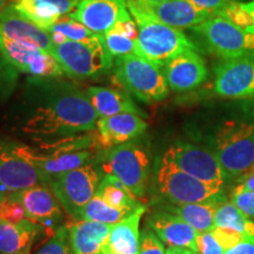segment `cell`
I'll use <instances>...</instances> for the list:
<instances>
[{
    "label": "cell",
    "mask_w": 254,
    "mask_h": 254,
    "mask_svg": "<svg viewBox=\"0 0 254 254\" xmlns=\"http://www.w3.org/2000/svg\"><path fill=\"white\" fill-rule=\"evenodd\" d=\"M56 79V78H53ZM52 78L30 80L18 118V131L34 144L95 131L99 119L85 91Z\"/></svg>",
    "instance_id": "1"
},
{
    "label": "cell",
    "mask_w": 254,
    "mask_h": 254,
    "mask_svg": "<svg viewBox=\"0 0 254 254\" xmlns=\"http://www.w3.org/2000/svg\"><path fill=\"white\" fill-rule=\"evenodd\" d=\"M127 7L138 26V56L164 67L184 52L198 51L195 44L182 30L160 23L139 7L134 0H127Z\"/></svg>",
    "instance_id": "2"
},
{
    "label": "cell",
    "mask_w": 254,
    "mask_h": 254,
    "mask_svg": "<svg viewBox=\"0 0 254 254\" xmlns=\"http://www.w3.org/2000/svg\"><path fill=\"white\" fill-rule=\"evenodd\" d=\"M211 145L228 179L249 177L254 168V117L224 122Z\"/></svg>",
    "instance_id": "3"
},
{
    "label": "cell",
    "mask_w": 254,
    "mask_h": 254,
    "mask_svg": "<svg viewBox=\"0 0 254 254\" xmlns=\"http://www.w3.org/2000/svg\"><path fill=\"white\" fill-rule=\"evenodd\" d=\"M93 163L101 176L116 177L136 199L145 195L151 173V157L140 142L131 140L98 151Z\"/></svg>",
    "instance_id": "4"
},
{
    "label": "cell",
    "mask_w": 254,
    "mask_h": 254,
    "mask_svg": "<svg viewBox=\"0 0 254 254\" xmlns=\"http://www.w3.org/2000/svg\"><path fill=\"white\" fill-rule=\"evenodd\" d=\"M157 192L168 202L177 205L196 204L224 199V186L212 185L184 172L164 153L154 171Z\"/></svg>",
    "instance_id": "5"
},
{
    "label": "cell",
    "mask_w": 254,
    "mask_h": 254,
    "mask_svg": "<svg viewBox=\"0 0 254 254\" xmlns=\"http://www.w3.org/2000/svg\"><path fill=\"white\" fill-rule=\"evenodd\" d=\"M113 77L127 93L144 103L161 101L168 95V84L163 67L138 55L114 60Z\"/></svg>",
    "instance_id": "6"
},
{
    "label": "cell",
    "mask_w": 254,
    "mask_h": 254,
    "mask_svg": "<svg viewBox=\"0 0 254 254\" xmlns=\"http://www.w3.org/2000/svg\"><path fill=\"white\" fill-rule=\"evenodd\" d=\"M51 55L55 57L64 73L72 78L99 77L114 65V58L107 50L101 34L84 41H66L53 45Z\"/></svg>",
    "instance_id": "7"
},
{
    "label": "cell",
    "mask_w": 254,
    "mask_h": 254,
    "mask_svg": "<svg viewBox=\"0 0 254 254\" xmlns=\"http://www.w3.org/2000/svg\"><path fill=\"white\" fill-rule=\"evenodd\" d=\"M192 30L212 53L224 60L254 59V34L226 18L213 15Z\"/></svg>",
    "instance_id": "8"
},
{
    "label": "cell",
    "mask_w": 254,
    "mask_h": 254,
    "mask_svg": "<svg viewBox=\"0 0 254 254\" xmlns=\"http://www.w3.org/2000/svg\"><path fill=\"white\" fill-rule=\"evenodd\" d=\"M101 174L94 163L55 174L51 177L50 187L65 213L74 220L95 195Z\"/></svg>",
    "instance_id": "9"
},
{
    "label": "cell",
    "mask_w": 254,
    "mask_h": 254,
    "mask_svg": "<svg viewBox=\"0 0 254 254\" xmlns=\"http://www.w3.org/2000/svg\"><path fill=\"white\" fill-rule=\"evenodd\" d=\"M180 170L212 185L225 186L226 172L212 151L190 142H176L165 152Z\"/></svg>",
    "instance_id": "10"
},
{
    "label": "cell",
    "mask_w": 254,
    "mask_h": 254,
    "mask_svg": "<svg viewBox=\"0 0 254 254\" xmlns=\"http://www.w3.org/2000/svg\"><path fill=\"white\" fill-rule=\"evenodd\" d=\"M0 51L19 72L34 78L53 79L65 74L55 57L34 44L0 37Z\"/></svg>",
    "instance_id": "11"
},
{
    "label": "cell",
    "mask_w": 254,
    "mask_h": 254,
    "mask_svg": "<svg viewBox=\"0 0 254 254\" xmlns=\"http://www.w3.org/2000/svg\"><path fill=\"white\" fill-rule=\"evenodd\" d=\"M8 194L23 205L28 220L46 228L51 236L65 225L62 205L53 194L50 185L33 186L18 192H9Z\"/></svg>",
    "instance_id": "12"
},
{
    "label": "cell",
    "mask_w": 254,
    "mask_h": 254,
    "mask_svg": "<svg viewBox=\"0 0 254 254\" xmlns=\"http://www.w3.org/2000/svg\"><path fill=\"white\" fill-rule=\"evenodd\" d=\"M51 177L15 154L8 141H0V185L7 192L50 185Z\"/></svg>",
    "instance_id": "13"
},
{
    "label": "cell",
    "mask_w": 254,
    "mask_h": 254,
    "mask_svg": "<svg viewBox=\"0 0 254 254\" xmlns=\"http://www.w3.org/2000/svg\"><path fill=\"white\" fill-rule=\"evenodd\" d=\"M67 15L101 36L119 21L132 18L127 0H80L74 11Z\"/></svg>",
    "instance_id": "14"
},
{
    "label": "cell",
    "mask_w": 254,
    "mask_h": 254,
    "mask_svg": "<svg viewBox=\"0 0 254 254\" xmlns=\"http://www.w3.org/2000/svg\"><path fill=\"white\" fill-rule=\"evenodd\" d=\"M214 75V93L219 97H254V59L222 60Z\"/></svg>",
    "instance_id": "15"
},
{
    "label": "cell",
    "mask_w": 254,
    "mask_h": 254,
    "mask_svg": "<svg viewBox=\"0 0 254 254\" xmlns=\"http://www.w3.org/2000/svg\"><path fill=\"white\" fill-rule=\"evenodd\" d=\"M134 1L151 17L178 30L193 28L213 17V14L199 8L190 0H163L159 2H144L140 0Z\"/></svg>",
    "instance_id": "16"
},
{
    "label": "cell",
    "mask_w": 254,
    "mask_h": 254,
    "mask_svg": "<svg viewBox=\"0 0 254 254\" xmlns=\"http://www.w3.org/2000/svg\"><path fill=\"white\" fill-rule=\"evenodd\" d=\"M168 87L176 92H187L207 80L208 69L196 51H187L170 60L163 67Z\"/></svg>",
    "instance_id": "17"
},
{
    "label": "cell",
    "mask_w": 254,
    "mask_h": 254,
    "mask_svg": "<svg viewBox=\"0 0 254 254\" xmlns=\"http://www.w3.org/2000/svg\"><path fill=\"white\" fill-rule=\"evenodd\" d=\"M147 123L134 113H119L99 118L95 132L99 139L100 150L114 147L144 134Z\"/></svg>",
    "instance_id": "18"
},
{
    "label": "cell",
    "mask_w": 254,
    "mask_h": 254,
    "mask_svg": "<svg viewBox=\"0 0 254 254\" xmlns=\"http://www.w3.org/2000/svg\"><path fill=\"white\" fill-rule=\"evenodd\" d=\"M147 225L170 247H182L199 254V232L177 215L159 208L148 218Z\"/></svg>",
    "instance_id": "19"
},
{
    "label": "cell",
    "mask_w": 254,
    "mask_h": 254,
    "mask_svg": "<svg viewBox=\"0 0 254 254\" xmlns=\"http://www.w3.org/2000/svg\"><path fill=\"white\" fill-rule=\"evenodd\" d=\"M80 0H13L11 7L37 27L47 31L74 11Z\"/></svg>",
    "instance_id": "20"
},
{
    "label": "cell",
    "mask_w": 254,
    "mask_h": 254,
    "mask_svg": "<svg viewBox=\"0 0 254 254\" xmlns=\"http://www.w3.org/2000/svg\"><path fill=\"white\" fill-rule=\"evenodd\" d=\"M73 254H104L103 249L113 225L90 220H74L67 225Z\"/></svg>",
    "instance_id": "21"
},
{
    "label": "cell",
    "mask_w": 254,
    "mask_h": 254,
    "mask_svg": "<svg viewBox=\"0 0 254 254\" xmlns=\"http://www.w3.org/2000/svg\"><path fill=\"white\" fill-rule=\"evenodd\" d=\"M0 37L18 41H27L50 53L53 46L50 34L46 31L37 27L18 14L11 5L0 12Z\"/></svg>",
    "instance_id": "22"
},
{
    "label": "cell",
    "mask_w": 254,
    "mask_h": 254,
    "mask_svg": "<svg viewBox=\"0 0 254 254\" xmlns=\"http://www.w3.org/2000/svg\"><path fill=\"white\" fill-rule=\"evenodd\" d=\"M88 100L99 118L119 113H134L146 117L132 100L131 95L124 90L103 86H90L85 90Z\"/></svg>",
    "instance_id": "23"
},
{
    "label": "cell",
    "mask_w": 254,
    "mask_h": 254,
    "mask_svg": "<svg viewBox=\"0 0 254 254\" xmlns=\"http://www.w3.org/2000/svg\"><path fill=\"white\" fill-rule=\"evenodd\" d=\"M146 211L145 206L113 225L103 249L104 254H138L140 244L139 224Z\"/></svg>",
    "instance_id": "24"
},
{
    "label": "cell",
    "mask_w": 254,
    "mask_h": 254,
    "mask_svg": "<svg viewBox=\"0 0 254 254\" xmlns=\"http://www.w3.org/2000/svg\"><path fill=\"white\" fill-rule=\"evenodd\" d=\"M225 201L224 199H214L211 201L196 202V204H183L177 205L172 202H163L159 204L158 208L170 212L187 224H190L193 228H195L199 233L209 232L215 227L214 217L218 206Z\"/></svg>",
    "instance_id": "25"
},
{
    "label": "cell",
    "mask_w": 254,
    "mask_h": 254,
    "mask_svg": "<svg viewBox=\"0 0 254 254\" xmlns=\"http://www.w3.org/2000/svg\"><path fill=\"white\" fill-rule=\"evenodd\" d=\"M40 227L28 219L19 224L0 219V254H30Z\"/></svg>",
    "instance_id": "26"
},
{
    "label": "cell",
    "mask_w": 254,
    "mask_h": 254,
    "mask_svg": "<svg viewBox=\"0 0 254 254\" xmlns=\"http://www.w3.org/2000/svg\"><path fill=\"white\" fill-rule=\"evenodd\" d=\"M138 26L134 19L119 21L113 28L104 34L107 50L114 59L120 57L136 55L138 51Z\"/></svg>",
    "instance_id": "27"
},
{
    "label": "cell",
    "mask_w": 254,
    "mask_h": 254,
    "mask_svg": "<svg viewBox=\"0 0 254 254\" xmlns=\"http://www.w3.org/2000/svg\"><path fill=\"white\" fill-rule=\"evenodd\" d=\"M95 195L100 196L107 205L114 208H140L141 206H144L119 179L113 176H107V174L101 176Z\"/></svg>",
    "instance_id": "28"
},
{
    "label": "cell",
    "mask_w": 254,
    "mask_h": 254,
    "mask_svg": "<svg viewBox=\"0 0 254 254\" xmlns=\"http://www.w3.org/2000/svg\"><path fill=\"white\" fill-rule=\"evenodd\" d=\"M214 225L218 228L236 232L243 238L254 236V221L244 214L232 201H222L218 206Z\"/></svg>",
    "instance_id": "29"
},
{
    "label": "cell",
    "mask_w": 254,
    "mask_h": 254,
    "mask_svg": "<svg viewBox=\"0 0 254 254\" xmlns=\"http://www.w3.org/2000/svg\"><path fill=\"white\" fill-rule=\"evenodd\" d=\"M139 208H114L107 205L100 196L94 195L91 201L81 209V212L75 217L74 220H90L103 222L107 225H114L124 220L134 213Z\"/></svg>",
    "instance_id": "30"
},
{
    "label": "cell",
    "mask_w": 254,
    "mask_h": 254,
    "mask_svg": "<svg viewBox=\"0 0 254 254\" xmlns=\"http://www.w3.org/2000/svg\"><path fill=\"white\" fill-rule=\"evenodd\" d=\"M243 239L245 238L236 232L214 227L209 232L199 233V254H224Z\"/></svg>",
    "instance_id": "31"
},
{
    "label": "cell",
    "mask_w": 254,
    "mask_h": 254,
    "mask_svg": "<svg viewBox=\"0 0 254 254\" xmlns=\"http://www.w3.org/2000/svg\"><path fill=\"white\" fill-rule=\"evenodd\" d=\"M46 32L50 34L53 45H59L66 41H84L97 36L94 32L88 30L69 15L60 18Z\"/></svg>",
    "instance_id": "32"
},
{
    "label": "cell",
    "mask_w": 254,
    "mask_h": 254,
    "mask_svg": "<svg viewBox=\"0 0 254 254\" xmlns=\"http://www.w3.org/2000/svg\"><path fill=\"white\" fill-rule=\"evenodd\" d=\"M217 15L228 19L237 26L241 27L249 33L254 34V0L249 2L233 0Z\"/></svg>",
    "instance_id": "33"
},
{
    "label": "cell",
    "mask_w": 254,
    "mask_h": 254,
    "mask_svg": "<svg viewBox=\"0 0 254 254\" xmlns=\"http://www.w3.org/2000/svg\"><path fill=\"white\" fill-rule=\"evenodd\" d=\"M18 72L0 51V103L13 93L19 77Z\"/></svg>",
    "instance_id": "34"
},
{
    "label": "cell",
    "mask_w": 254,
    "mask_h": 254,
    "mask_svg": "<svg viewBox=\"0 0 254 254\" xmlns=\"http://www.w3.org/2000/svg\"><path fill=\"white\" fill-rule=\"evenodd\" d=\"M37 254H73L68 239L67 225H63L53 236L41 246Z\"/></svg>",
    "instance_id": "35"
},
{
    "label": "cell",
    "mask_w": 254,
    "mask_h": 254,
    "mask_svg": "<svg viewBox=\"0 0 254 254\" xmlns=\"http://www.w3.org/2000/svg\"><path fill=\"white\" fill-rule=\"evenodd\" d=\"M0 219L12 222V224H19V222L27 220V217L23 205L18 200L7 194L0 205Z\"/></svg>",
    "instance_id": "36"
},
{
    "label": "cell",
    "mask_w": 254,
    "mask_h": 254,
    "mask_svg": "<svg viewBox=\"0 0 254 254\" xmlns=\"http://www.w3.org/2000/svg\"><path fill=\"white\" fill-rule=\"evenodd\" d=\"M163 241L159 239L153 231L144 228L140 232V244L138 254H165Z\"/></svg>",
    "instance_id": "37"
},
{
    "label": "cell",
    "mask_w": 254,
    "mask_h": 254,
    "mask_svg": "<svg viewBox=\"0 0 254 254\" xmlns=\"http://www.w3.org/2000/svg\"><path fill=\"white\" fill-rule=\"evenodd\" d=\"M231 201L244 214H246L250 219L254 220V190H243L238 186L232 193Z\"/></svg>",
    "instance_id": "38"
},
{
    "label": "cell",
    "mask_w": 254,
    "mask_h": 254,
    "mask_svg": "<svg viewBox=\"0 0 254 254\" xmlns=\"http://www.w3.org/2000/svg\"><path fill=\"white\" fill-rule=\"evenodd\" d=\"M190 1L198 6L199 8L205 9L213 15H217L225 7H227L233 0H190Z\"/></svg>",
    "instance_id": "39"
},
{
    "label": "cell",
    "mask_w": 254,
    "mask_h": 254,
    "mask_svg": "<svg viewBox=\"0 0 254 254\" xmlns=\"http://www.w3.org/2000/svg\"><path fill=\"white\" fill-rule=\"evenodd\" d=\"M224 254H254V236L240 240Z\"/></svg>",
    "instance_id": "40"
},
{
    "label": "cell",
    "mask_w": 254,
    "mask_h": 254,
    "mask_svg": "<svg viewBox=\"0 0 254 254\" xmlns=\"http://www.w3.org/2000/svg\"><path fill=\"white\" fill-rule=\"evenodd\" d=\"M240 189L247 190H254V173L250 174L249 177L245 178L243 183L239 185Z\"/></svg>",
    "instance_id": "41"
},
{
    "label": "cell",
    "mask_w": 254,
    "mask_h": 254,
    "mask_svg": "<svg viewBox=\"0 0 254 254\" xmlns=\"http://www.w3.org/2000/svg\"><path fill=\"white\" fill-rule=\"evenodd\" d=\"M165 254H198L193 251L187 250V249H182V247H170V249L166 250Z\"/></svg>",
    "instance_id": "42"
},
{
    "label": "cell",
    "mask_w": 254,
    "mask_h": 254,
    "mask_svg": "<svg viewBox=\"0 0 254 254\" xmlns=\"http://www.w3.org/2000/svg\"><path fill=\"white\" fill-rule=\"evenodd\" d=\"M13 0H0V12L4 11L5 8H7L9 5L12 4Z\"/></svg>",
    "instance_id": "43"
},
{
    "label": "cell",
    "mask_w": 254,
    "mask_h": 254,
    "mask_svg": "<svg viewBox=\"0 0 254 254\" xmlns=\"http://www.w3.org/2000/svg\"><path fill=\"white\" fill-rule=\"evenodd\" d=\"M8 193L9 192H7V190H6L4 187L0 185V205H1V202L4 201L5 198H6V196H7Z\"/></svg>",
    "instance_id": "44"
},
{
    "label": "cell",
    "mask_w": 254,
    "mask_h": 254,
    "mask_svg": "<svg viewBox=\"0 0 254 254\" xmlns=\"http://www.w3.org/2000/svg\"><path fill=\"white\" fill-rule=\"evenodd\" d=\"M140 1H144V2H159V1H163V0H140Z\"/></svg>",
    "instance_id": "45"
},
{
    "label": "cell",
    "mask_w": 254,
    "mask_h": 254,
    "mask_svg": "<svg viewBox=\"0 0 254 254\" xmlns=\"http://www.w3.org/2000/svg\"><path fill=\"white\" fill-rule=\"evenodd\" d=\"M252 173H254V168H253V171H252ZM252 173H251V174H252Z\"/></svg>",
    "instance_id": "46"
},
{
    "label": "cell",
    "mask_w": 254,
    "mask_h": 254,
    "mask_svg": "<svg viewBox=\"0 0 254 254\" xmlns=\"http://www.w3.org/2000/svg\"><path fill=\"white\" fill-rule=\"evenodd\" d=\"M25 254H28V253H25Z\"/></svg>",
    "instance_id": "47"
}]
</instances>
